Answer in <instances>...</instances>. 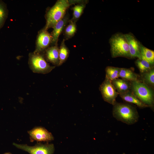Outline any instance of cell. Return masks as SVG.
Segmentation results:
<instances>
[{
    "mask_svg": "<svg viewBox=\"0 0 154 154\" xmlns=\"http://www.w3.org/2000/svg\"><path fill=\"white\" fill-rule=\"evenodd\" d=\"M112 114L117 120L130 125L137 122L139 117L136 109L125 103L116 102L113 105Z\"/></svg>",
    "mask_w": 154,
    "mask_h": 154,
    "instance_id": "1",
    "label": "cell"
},
{
    "mask_svg": "<svg viewBox=\"0 0 154 154\" xmlns=\"http://www.w3.org/2000/svg\"><path fill=\"white\" fill-rule=\"evenodd\" d=\"M71 4V1L68 0L57 1L46 13L45 15L46 24L43 29L48 31L50 28H53L56 23L65 16Z\"/></svg>",
    "mask_w": 154,
    "mask_h": 154,
    "instance_id": "2",
    "label": "cell"
},
{
    "mask_svg": "<svg viewBox=\"0 0 154 154\" xmlns=\"http://www.w3.org/2000/svg\"><path fill=\"white\" fill-rule=\"evenodd\" d=\"M110 52L112 58L123 57L131 59L128 43L124 34L117 33L109 39Z\"/></svg>",
    "mask_w": 154,
    "mask_h": 154,
    "instance_id": "3",
    "label": "cell"
},
{
    "mask_svg": "<svg viewBox=\"0 0 154 154\" xmlns=\"http://www.w3.org/2000/svg\"><path fill=\"white\" fill-rule=\"evenodd\" d=\"M131 91L143 104L153 108L154 104L153 91L151 87L139 80L130 82Z\"/></svg>",
    "mask_w": 154,
    "mask_h": 154,
    "instance_id": "4",
    "label": "cell"
},
{
    "mask_svg": "<svg viewBox=\"0 0 154 154\" xmlns=\"http://www.w3.org/2000/svg\"><path fill=\"white\" fill-rule=\"evenodd\" d=\"M28 64L33 72L43 74L50 72L55 67V66H50L47 62L42 54L34 52L29 54Z\"/></svg>",
    "mask_w": 154,
    "mask_h": 154,
    "instance_id": "5",
    "label": "cell"
},
{
    "mask_svg": "<svg viewBox=\"0 0 154 154\" xmlns=\"http://www.w3.org/2000/svg\"><path fill=\"white\" fill-rule=\"evenodd\" d=\"M13 145L17 148L26 151L30 154H53L54 151V146L52 144H43L39 143L33 146L15 143H13Z\"/></svg>",
    "mask_w": 154,
    "mask_h": 154,
    "instance_id": "6",
    "label": "cell"
},
{
    "mask_svg": "<svg viewBox=\"0 0 154 154\" xmlns=\"http://www.w3.org/2000/svg\"><path fill=\"white\" fill-rule=\"evenodd\" d=\"M99 90L104 101L114 105L119 94L116 91L112 81L105 77V79L100 85Z\"/></svg>",
    "mask_w": 154,
    "mask_h": 154,
    "instance_id": "7",
    "label": "cell"
},
{
    "mask_svg": "<svg viewBox=\"0 0 154 154\" xmlns=\"http://www.w3.org/2000/svg\"><path fill=\"white\" fill-rule=\"evenodd\" d=\"M52 38L51 33L48 31L42 29L38 32L36 41L35 53L42 54L49 47L52 43Z\"/></svg>",
    "mask_w": 154,
    "mask_h": 154,
    "instance_id": "8",
    "label": "cell"
},
{
    "mask_svg": "<svg viewBox=\"0 0 154 154\" xmlns=\"http://www.w3.org/2000/svg\"><path fill=\"white\" fill-rule=\"evenodd\" d=\"M31 141H49L54 139L52 134L42 127H35L28 131Z\"/></svg>",
    "mask_w": 154,
    "mask_h": 154,
    "instance_id": "9",
    "label": "cell"
},
{
    "mask_svg": "<svg viewBox=\"0 0 154 154\" xmlns=\"http://www.w3.org/2000/svg\"><path fill=\"white\" fill-rule=\"evenodd\" d=\"M129 48L131 59L137 58L141 59L140 48L141 43L131 33L125 34Z\"/></svg>",
    "mask_w": 154,
    "mask_h": 154,
    "instance_id": "10",
    "label": "cell"
},
{
    "mask_svg": "<svg viewBox=\"0 0 154 154\" xmlns=\"http://www.w3.org/2000/svg\"><path fill=\"white\" fill-rule=\"evenodd\" d=\"M68 21V15H65L62 19L56 23L53 28V30L51 34L52 38V43L54 45L57 44L59 37Z\"/></svg>",
    "mask_w": 154,
    "mask_h": 154,
    "instance_id": "11",
    "label": "cell"
},
{
    "mask_svg": "<svg viewBox=\"0 0 154 154\" xmlns=\"http://www.w3.org/2000/svg\"><path fill=\"white\" fill-rule=\"evenodd\" d=\"M46 60L54 65L58 66L59 62V48L58 45L49 47L45 50Z\"/></svg>",
    "mask_w": 154,
    "mask_h": 154,
    "instance_id": "12",
    "label": "cell"
},
{
    "mask_svg": "<svg viewBox=\"0 0 154 154\" xmlns=\"http://www.w3.org/2000/svg\"><path fill=\"white\" fill-rule=\"evenodd\" d=\"M112 82L119 94L131 91V82L130 81L118 78Z\"/></svg>",
    "mask_w": 154,
    "mask_h": 154,
    "instance_id": "13",
    "label": "cell"
},
{
    "mask_svg": "<svg viewBox=\"0 0 154 154\" xmlns=\"http://www.w3.org/2000/svg\"><path fill=\"white\" fill-rule=\"evenodd\" d=\"M119 94L121 98L125 101L128 103L134 104L139 108H144L147 107L131 91Z\"/></svg>",
    "mask_w": 154,
    "mask_h": 154,
    "instance_id": "14",
    "label": "cell"
},
{
    "mask_svg": "<svg viewBox=\"0 0 154 154\" xmlns=\"http://www.w3.org/2000/svg\"><path fill=\"white\" fill-rule=\"evenodd\" d=\"M119 77L130 82L138 80V75L130 68H120Z\"/></svg>",
    "mask_w": 154,
    "mask_h": 154,
    "instance_id": "15",
    "label": "cell"
},
{
    "mask_svg": "<svg viewBox=\"0 0 154 154\" xmlns=\"http://www.w3.org/2000/svg\"><path fill=\"white\" fill-rule=\"evenodd\" d=\"M141 59L145 60L153 65L154 64V51L142 44L140 48Z\"/></svg>",
    "mask_w": 154,
    "mask_h": 154,
    "instance_id": "16",
    "label": "cell"
},
{
    "mask_svg": "<svg viewBox=\"0 0 154 154\" xmlns=\"http://www.w3.org/2000/svg\"><path fill=\"white\" fill-rule=\"evenodd\" d=\"M69 53V51L65 43L64 39L59 48V63L58 66L61 65L67 60Z\"/></svg>",
    "mask_w": 154,
    "mask_h": 154,
    "instance_id": "17",
    "label": "cell"
},
{
    "mask_svg": "<svg viewBox=\"0 0 154 154\" xmlns=\"http://www.w3.org/2000/svg\"><path fill=\"white\" fill-rule=\"evenodd\" d=\"M8 15V10L7 4L3 1L0 0V30L3 27Z\"/></svg>",
    "mask_w": 154,
    "mask_h": 154,
    "instance_id": "18",
    "label": "cell"
},
{
    "mask_svg": "<svg viewBox=\"0 0 154 154\" xmlns=\"http://www.w3.org/2000/svg\"><path fill=\"white\" fill-rule=\"evenodd\" d=\"M120 68L112 66H107L105 68L106 77L111 81L118 79Z\"/></svg>",
    "mask_w": 154,
    "mask_h": 154,
    "instance_id": "19",
    "label": "cell"
},
{
    "mask_svg": "<svg viewBox=\"0 0 154 154\" xmlns=\"http://www.w3.org/2000/svg\"><path fill=\"white\" fill-rule=\"evenodd\" d=\"M135 63L141 74L147 72L153 68V65L141 59H137Z\"/></svg>",
    "mask_w": 154,
    "mask_h": 154,
    "instance_id": "20",
    "label": "cell"
},
{
    "mask_svg": "<svg viewBox=\"0 0 154 154\" xmlns=\"http://www.w3.org/2000/svg\"><path fill=\"white\" fill-rule=\"evenodd\" d=\"M141 74L143 82L150 87L153 88L154 86V68Z\"/></svg>",
    "mask_w": 154,
    "mask_h": 154,
    "instance_id": "21",
    "label": "cell"
},
{
    "mask_svg": "<svg viewBox=\"0 0 154 154\" xmlns=\"http://www.w3.org/2000/svg\"><path fill=\"white\" fill-rule=\"evenodd\" d=\"M85 6L86 3H82L75 5L72 7L73 17L71 20L76 22L81 16Z\"/></svg>",
    "mask_w": 154,
    "mask_h": 154,
    "instance_id": "22",
    "label": "cell"
},
{
    "mask_svg": "<svg viewBox=\"0 0 154 154\" xmlns=\"http://www.w3.org/2000/svg\"><path fill=\"white\" fill-rule=\"evenodd\" d=\"M69 23L64 30V34L66 39L72 37L75 35L76 31V22L71 20L69 21Z\"/></svg>",
    "mask_w": 154,
    "mask_h": 154,
    "instance_id": "23",
    "label": "cell"
},
{
    "mask_svg": "<svg viewBox=\"0 0 154 154\" xmlns=\"http://www.w3.org/2000/svg\"><path fill=\"white\" fill-rule=\"evenodd\" d=\"M4 154H12L10 153H4Z\"/></svg>",
    "mask_w": 154,
    "mask_h": 154,
    "instance_id": "24",
    "label": "cell"
}]
</instances>
